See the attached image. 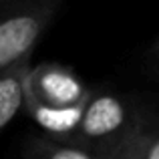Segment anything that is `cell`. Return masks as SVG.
Returning <instances> with one entry per match:
<instances>
[{
    "label": "cell",
    "instance_id": "cell-1",
    "mask_svg": "<svg viewBox=\"0 0 159 159\" xmlns=\"http://www.w3.org/2000/svg\"><path fill=\"white\" fill-rule=\"evenodd\" d=\"M93 89L73 69L58 62L30 65L24 77L26 115L43 133L69 141L77 131Z\"/></svg>",
    "mask_w": 159,
    "mask_h": 159
},
{
    "label": "cell",
    "instance_id": "cell-2",
    "mask_svg": "<svg viewBox=\"0 0 159 159\" xmlns=\"http://www.w3.org/2000/svg\"><path fill=\"white\" fill-rule=\"evenodd\" d=\"M143 119L145 109L139 97L105 89L93 91L69 141L109 159L137 131Z\"/></svg>",
    "mask_w": 159,
    "mask_h": 159
},
{
    "label": "cell",
    "instance_id": "cell-3",
    "mask_svg": "<svg viewBox=\"0 0 159 159\" xmlns=\"http://www.w3.org/2000/svg\"><path fill=\"white\" fill-rule=\"evenodd\" d=\"M66 0H0V73L32 62V51Z\"/></svg>",
    "mask_w": 159,
    "mask_h": 159
},
{
    "label": "cell",
    "instance_id": "cell-4",
    "mask_svg": "<svg viewBox=\"0 0 159 159\" xmlns=\"http://www.w3.org/2000/svg\"><path fill=\"white\" fill-rule=\"evenodd\" d=\"M20 159H105L103 155L85 149L77 143L57 139L47 133L32 135L22 145Z\"/></svg>",
    "mask_w": 159,
    "mask_h": 159
},
{
    "label": "cell",
    "instance_id": "cell-5",
    "mask_svg": "<svg viewBox=\"0 0 159 159\" xmlns=\"http://www.w3.org/2000/svg\"><path fill=\"white\" fill-rule=\"evenodd\" d=\"M32 62L8 69L0 73V135L10 121L22 111L24 105V77Z\"/></svg>",
    "mask_w": 159,
    "mask_h": 159
},
{
    "label": "cell",
    "instance_id": "cell-6",
    "mask_svg": "<svg viewBox=\"0 0 159 159\" xmlns=\"http://www.w3.org/2000/svg\"><path fill=\"white\" fill-rule=\"evenodd\" d=\"M109 159H159V121L145 111L143 123Z\"/></svg>",
    "mask_w": 159,
    "mask_h": 159
},
{
    "label": "cell",
    "instance_id": "cell-7",
    "mask_svg": "<svg viewBox=\"0 0 159 159\" xmlns=\"http://www.w3.org/2000/svg\"><path fill=\"white\" fill-rule=\"evenodd\" d=\"M139 99H141V103H143L145 111H147L153 119L159 121V93H155V95H143V97H139Z\"/></svg>",
    "mask_w": 159,
    "mask_h": 159
},
{
    "label": "cell",
    "instance_id": "cell-8",
    "mask_svg": "<svg viewBox=\"0 0 159 159\" xmlns=\"http://www.w3.org/2000/svg\"><path fill=\"white\" fill-rule=\"evenodd\" d=\"M149 73L155 79H159V54H149V65H147Z\"/></svg>",
    "mask_w": 159,
    "mask_h": 159
},
{
    "label": "cell",
    "instance_id": "cell-9",
    "mask_svg": "<svg viewBox=\"0 0 159 159\" xmlns=\"http://www.w3.org/2000/svg\"><path fill=\"white\" fill-rule=\"evenodd\" d=\"M147 54H159V36H157L155 40H153V43H151V47H149Z\"/></svg>",
    "mask_w": 159,
    "mask_h": 159
}]
</instances>
